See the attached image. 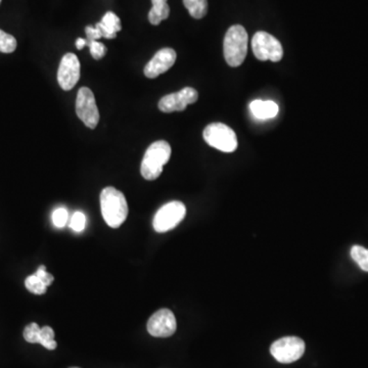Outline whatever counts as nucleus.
I'll return each instance as SVG.
<instances>
[{"mask_svg": "<svg viewBox=\"0 0 368 368\" xmlns=\"http://www.w3.org/2000/svg\"><path fill=\"white\" fill-rule=\"evenodd\" d=\"M100 209L105 221L112 229L121 227L128 216L126 198L113 186H107L100 192Z\"/></svg>", "mask_w": 368, "mask_h": 368, "instance_id": "nucleus-1", "label": "nucleus"}, {"mask_svg": "<svg viewBox=\"0 0 368 368\" xmlns=\"http://www.w3.org/2000/svg\"><path fill=\"white\" fill-rule=\"evenodd\" d=\"M171 153L172 150L170 144L165 140H158L151 144L144 153L140 166L142 177L146 181H155L159 178L163 172L164 166L170 160Z\"/></svg>", "mask_w": 368, "mask_h": 368, "instance_id": "nucleus-2", "label": "nucleus"}, {"mask_svg": "<svg viewBox=\"0 0 368 368\" xmlns=\"http://www.w3.org/2000/svg\"><path fill=\"white\" fill-rule=\"evenodd\" d=\"M247 31L240 25H233L227 30L223 43V52L227 63L230 67H240L247 56Z\"/></svg>", "mask_w": 368, "mask_h": 368, "instance_id": "nucleus-3", "label": "nucleus"}, {"mask_svg": "<svg viewBox=\"0 0 368 368\" xmlns=\"http://www.w3.org/2000/svg\"><path fill=\"white\" fill-rule=\"evenodd\" d=\"M204 139L212 148L223 153H233L238 148L236 132L223 123H212L203 132Z\"/></svg>", "mask_w": 368, "mask_h": 368, "instance_id": "nucleus-4", "label": "nucleus"}, {"mask_svg": "<svg viewBox=\"0 0 368 368\" xmlns=\"http://www.w3.org/2000/svg\"><path fill=\"white\" fill-rule=\"evenodd\" d=\"M186 215V208L183 203L178 201H170L163 207L153 217V227L155 231L164 233L172 230L183 220Z\"/></svg>", "mask_w": 368, "mask_h": 368, "instance_id": "nucleus-5", "label": "nucleus"}, {"mask_svg": "<svg viewBox=\"0 0 368 368\" xmlns=\"http://www.w3.org/2000/svg\"><path fill=\"white\" fill-rule=\"evenodd\" d=\"M252 48L256 58L260 61H279L284 56L282 43L269 33L259 31L252 39Z\"/></svg>", "mask_w": 368, "mask_h": 368, "instance_id": "nucleus-6", "label": "nucleus"}, {"mask_svg": "<svg viewBox=\"0 0 368 368\" xmlns=\"http://www.w3.org/2000/svg\"><path fill=\"white\" fill-rule=\"evenodd\" d=\"M270 353L280 363L289 365L299 360L305 353V343L298 337H284L271 345Z\"/></svg>", "mask_w": 368, "mask_h": 368, "instance_id": "nucleus-7", "label": "nucleus"}, {"mask_svg": "<svg viewBox=\"0 0 368 368\" xmlns=\"http://www.w3.org/2000/svg\"><path fill=\"white\" fill-rule=\"evenodd\" d=\"M76 114L85 126L94 129L100 122V112L96 106L93 92L87 87H81L77 93Z\"/></svg>", "mask_w": 368, "mask_h": 368, "instance_id": "nucleus-8", "label": "nucleus"}, {"mask_svg": "<svg viewBox=\"0 0 368 368\" xmlns=\"http://www.w3.org/2000/svg\"><path fill=\"white\" fill-rule=\"evenodd\" d=\"M199 93L192 87H185L181 91L168 94L160 100L159 109L163 113H173V112H183L188 105L194 104L198 100Z\"/></svg>", "mask_w": 368, "mask_h": 368, "instance_id": "nucleus-9", "label": "nucleus"}, {"mask_svg": "<svg viewBox=\"0 0 368 368\" xmlns=\"http://www.w3.org/2000/svg\"><path fill=\"white\" fill-rule=\"evenodd\" d=\"M80 61L76 54L69 52L61 58L58 70V82L63 91H69L75 87L80 79Z\"/></svg>", "mask_w": 368, "mask_h": 368, "instance_id": "nucleus-10", "label": "nucleus"}, {"mask_svg": "<svg viewBox=\"0 0 368 368\" xmlns=\"http://www.w3.org/2000/svg\"><path fill=\"white\" fill-rule=\"evenodd\" d=\"M176 319L172 311L161 309L153 313L148 322V332L155 337H168L176 332Z\"/></svg>", "mask_w": 368, "mask_h": 368, "instance_id": "nucleus-11", "label": "nucleus"}, {"mask_svg": "<svg viewBox=\"0 0 368 368\" xmlns=\"http://www.w3.org/2000/svg\"><path fill=\"white\" fill-rule=\"evenodd\" d=\"M176 58V52L173 48H162L153 56L152 60L146 63L144 67V75L148 78L155 79L166 73L173 67Z\"/></svg>", "mask_w": 368, "mask_h": 368, "instance_id": "nucleus-12", "label": "nucleus"}, {"mask_svg": "<svg viewBox=\"0 0 368 368\" xmlns=\"http://www.w3.org/2000/svg\"><path fill=\"white\" fill-rule=\"evenodd\" d=\"M95 29L98 30L100 38L114 39L117 37V33L122 29L121 21L117 15L113 12H107L102 17L100 23L95 24Z\"/></svg>", "mask_w": 368, "mask_h": 368, "instance_id": "nucleus-13", "label": "nucleus"}, {"mask_svg": "<svg viewBox=\"0 0 368 368\" xmlns=\"http://www.w3.org/2000/svg\"><path fill=\"white\" fill-rule=\"evenodd\" d=\"M252 113L261 120L271 119L277 116L279 107L273 100H254L250 105Z\"/></svg>", "mask_w": 368, "mask_h": 368, "instance_id": "nucleus-14", "label": "nucleus"}, {"mask_svg": "<svg viewBox=\"0 0 368 368\" xmlns=\"http://www.w3.org/2000/svg\"><path fill=\"white\" fill-rule=\"evenodd\" d=\"M153 6L148 13V21L153 26L160 25L164 20L168 19L170 8L167 0H152Z\"/></svg>", "mask_w": 368, "mask_h": 368, "instance_id": "nucleus-15", "label": "nucleus"}, {"mask_svg": "<svg viewBox=\"0 0 368 368\" xmlns=\"http://www.w3.org/2000/svg\"><path fill=\"white\" fill-rule=\"evenodd\" d=\"M184 6L194 19H203L208 13L207 0H183Z\"/></svg>", "mask_w": 368, "mask_h": 368, "instance_id": "nucleus-16", "label": "nucleus"}, {"mask_svg": "<svg viewBox=\"0 0 368 368\" xmlns=\"http://www.w3.org/2000/svg\"><path fill=\"white\" fill-rule=\"evenodd\" d=\"M352 259L365 273H368V250L361 245H354L351 249Z\"/></svg>", "mask_w": 368, "mask_h": 368, "instance_id": "nucleus-17", "label": "nucleus"}, {"mask_svg": "<svg viewBox=\"0 0 368 368\" xmlns=\"http://www.w3.org/2000/svg\"><path fill=\"white\" fill-rule=\"evenodd\" d=\"M48 350H54L58 344L54 341V332L50 326H43L39 335V343Z\"/></svg>", "mask_w": 368, "mask_h": 368, "instance_id": "nucleus-18", "label": "nucleus"}, {"mask_svg": "<svg viewBox=\"0 0 368 368\" xmlns=\"http://www.w3.org/2000/svg\"><path fill=\"white\" fill-rule=\"evenodd\" d=\"M25 286L28 291L35 293V295H43L47 290V286H45V282L35 273L26 278Z\"/></svg>", "mask_w": 368, "mask_h": 368, "instance_id": "nucleus-19", "label": "nucleus"}, {"mask_svg": "<svg viewBox=\"0 0 368 368\" xmlns=\"http://www.w3.org/2000/svg\"><path fill=\"white\" fill-rule=\"evenodd\" d=\"M17 40L13 35L0 30V52L3 54H12L17 48Z\"/></svg>", "mask_w": 368, "mask_h": 368, "instance_id": "nucleus-20", "label": "nucleus"}, {"mask_svg": "<svg viewBox=\"0 0 368 368\" xmlns=\"http://www.w3.org/2000/svg\"><path fill=\"white\" fill-rule=\"evenodd\" d=\"M40 326L38 324L33 323L28 324L24 330V339L31 344L39 343V335H40Z\"/></svg>", "mask_w": 368, "mask_h": 368, "instance_id": "nucleus-21", "label": "nucleus"}, {"mask_svg": "<svg viewBox=\"0 0 368 368\" xmlns=\"http://www.w3.org/2000/svg\"><path fill=\"white\" fill-rule=\"evenodd\" d=\"M69 220V213H68V210L66 208H58V209L54 210V213H52V222L54 225L58 229H63L66 227V224Z\"/></svg>", "mask_w": 368, "mask_h": 368, "instance_id": "nucleus-22", "label": "nucleus"}, {"mask_svg": "<svg viewBox=\"0 0 368 368\" xmlns=\"http://www.w3.org/2000/svg\"><path fill=\"white\" fill-rule=\"evenodd\" d=\"M69 225L75 232L83 231L85 229V227H86V217L82 212L77 211L71 217Z\"/></svg>", "mask_w": 368, "mask_h": 368, "instance_id": "nucleus-23", "label": "nucleus"}, {"mask_svg": "<svg viewBox=\"0 0 368 368\" xmlns=\"http://www.w3.org/2000/svg\"><path fill=\"white\" fill-rule=\"evenodd\" d=\"M89 48H91V54L94 60H100L104 58L107 54V47L104 43H98V41H92L89 43Z\"/></svg>", "mask_w": 368, "mask_h": 368, "instance_id": "nucleus-24", "label": "nucleus"}, {"mask_svg": "<svg viewBox=\"0 0 368 368\" xmlns=\"http://www.w3.org/2000/svg\"><path fill=\"white\" fill-rule=\"evenodd\" d=\"M35 275L38 276L39 278H40L41 280H43V282H45L46 286H49L50 284L54 282V276L50 275V273H48L47 271H46V267L45 265H41L40 267H38V269H37L36 273H35Z\"/></svg>", "mask_w": 368, "mask_h": 368, "instance_id": "nucleus-25", "label": "nucleus"}, {"mask_svg": "<svg viewBox=\"0 0 368 368\" xmlns=\"http://www.w3.org/2000/svg\"><path fill=\"white\" fill-rule=\"evenodd\" d=\"M85 45H87L86 39H82V38L77 39L76 47L78 48V49H82V48L84 47Z\"/></svg>", "mask_w": 368, "mask_h": 368, "instance_id": "nucleus-26", "label": "nucleus"}, {"mask_svg": "<svg viewBox=\"0 0 368 368\" xmlns=\"http://www.w3.org/2000/svg\"><path fill=\"white\" fill-rule=\"evenodd\" d=\"M71 368H79V367H71Z\"/></svg>", "mask_w": 368, "mask_h": 368, "instance_id": "nucleus-27", "label": "nucleus"}, {"mask_svg": "<svg viewBox=\"0 0 368 368\" xmlns=\"http://www.w3.org/2000/svg\"><path fill=\"white\" fill-rule=\"evenodd\" d=\"M0 2H1V0H0Z\"/></svg>", "mask_w": 368, "mask_h": 368, "instance_id": "nucleus-28", "label": "nucleus"}]
</instances>
